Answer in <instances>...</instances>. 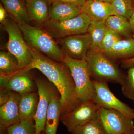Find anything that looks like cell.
Returning <instances> with one entry per match:
<instances>
[{"mask_svg": "<svg viewBox=\"0 0 134 134\" xmlns=\"http://www.w3.org/2000/svg\"><path fill=\"white\" fill-rule=\"evenodd\" d=\"M25 4L29 21L44 24L50 19V7L44 0H26Z\"/></svg>", "mask_w": 134, "mask_h": 134, "instance_id": "obj_17", "label": "cell"}, {"mask_svg": "<svg viewBox=\"0 0 134 134\" xmlns=\"http://www.w3.org/2000/svg\"><path fill=\"white\" fill-rule=\"evenodd\" d=\"M38 95V101L36 115L34 118L36 134L44 132L46 117L48 106L53 96L59 92L52 84L41 79L35 80Z\"/></svg>", "mask_w": 134, "mask_h": 134, "instance_id": "obj_8", "label": "cell"}, {"mask_svg": "<svg viewBox=\"0 0 134 134\" xmlns=\"http://www.w3.org/2000/svg\"><path fill=\"white\" fill-rule=\"evenodd\" d=\"M129 20L132 31L134 32V11Z\"/></svg>", "mask_w": 134, "mask_h": 134, "instance_id": "obj_33", "label": "cell"}, {"mask_svg": "<svg viewBox=\"0 0 134 134\" xmlns=\"http://www.w3.org/2000/svg\"><path fill=\"white\" fill-rule=\"evenodd\" d=\"M91 20L83 12L77 16L65 21L49 19L43 25L45 30L55 38L87 33Z\"/></svg>", "mask_w": 134, "mask_h": 134, "instance_id": "obj_6", "label": "cell"}, {"mask_svg": "<svg viewBox=\"0 0 134 134\" xmlns=\"http://www.w3.org/2000/svg\"><path fill=\"white\" fill-rule=\"evenodd\" d=\"M17 23L29 45L50 59L63 63L65 54L50 32L45 29L32 26L28 23Z\"/></svg>", "mask_w": 134, "mask_h": 134, "instance_id": "obj_2", "label": "cell"}, {"mask_svg": "<svg viewBox=\"0 0 134 134\" xmlns=\"http://www.w3.org/2000/svg\"><path fill=\"white\" fill-rule=\"evenodd\" d=\"M100 107L92 100L81 103L72 111L61 115L60 121L69 132L97 117V112Z\"/></svg>", "mask_w": 134, "mask_h": 134, "instance_id": "obj_9", "label": "cell"}, {"mask_svg": "<svg viewBox=\"0 0 134 134\" xmlns=\"http://www.w3.org/2000/svg\"><path fill=\"white\" fill-rule=\"evenodd\" d=\"M121 86L123 96L132 100L134 105V66L128 69L125 83Z\"/></svg>", "mask_w": 134, "mask_h": 134, "instance_id": "obj_27", "label": "cell"}, {"mask_svg": "<svg viewBox=\"0 0 134 134\" xmlns=\"http://www.w3.org/2000/svg\"><path fill=\"white\" fill-rule=\"evenodd\" d=\"M107 29L105 23L91 21L87 31L91 39L90 49L100 50V45Z\"/></svg>", "mask_w": 134, "mask_h": 134, "instance_id": "obj_22", "label": "cell"}, {"mask_svg": "<svg viewBox=\"0 0 134 134\" xmlns=\"http://www.w3.org/2000/svg\"><path fill=\"white\" fill-rule=\"evenodd\" d=\"M11 91L7 88H1L0 105H2L7 101L9 98Z\"/></svg>", "mask_w": 134, "mask_h": 134, "instance_id": "obj_29", "label": "cell"}, {"mask_svg": "<svg viewBox=\"0 0 134 134\" xmlns=\"http://www.w3.org/2000/svg\"><path fill=\"white\" fill-rule=\"evenodd\" d=\"M29 72L20 70L10 77L7 83L6 88L20 95L34 92L36 83Z\"/></svg>", "mask_w": 134, "mask_h": 134, "instance_id": "obj_15", "label": "cell"}, {"mask_svg": "<svg viewBox=\"0 0 134 134\" xmlns=\"http://www.w3.org/2000/svg\"><path fill=\"white\" fill-rule=\"evenodd\" d=\"M38 101V93L34 92L20 95L19 114L21 120H34Z\"/></svg>", "mask_w": 134, "mask_h": 134, "instance_id": "obj_18", "label": "cell"}, {"mask_svg": "<svg viewBox=\"0 0 134 134\" xmlns=\"http://www.w3.org/2000/svg\"><path fill=\"white\" fill-rule=\"evenodd\" d=\"M133 38L134 39V35H133Z\"/></svg>", "mask_w": 134, "mask_h": 134, "instance_id": "obj_38", "label": "cell"}, {"mask_svg": "<svg viewBox=\"0 0 134 134\" xmlns=\"http://www.w3.org/2000/svg\"><path fill=\"white\" fill-rule=\"evenodd\" d=\"M41 134H45L44 132H42V133H41Z\"/></svg>", "mask_w": 134, "mask_h": 134, "instance_id": "obj_37", "label": "cell"}, {"mask_svg": "<svg viewBox=\"0 0 134 134\" xmlns=\"http://www.w3.org/2000/svg\"><path fill=\"white\" fill-rule=\"evenodd\" d=\"M96 90L93 101L100 107L119 111L134 120V110L119 100L108 87V82L92 80Z\"/></svg>", "mask_w": 134, "mask_h": 134, "instance_id": "obj_10", "label": "cell"}, {"mask_svg": "<svg viewBox=\"0 0 134 134\" xmlns=\"http://www.w3.org/2000/svg\"><path fill=\"white\" fill-rule=\"evenodd\" d=\"M59 44L65 54L74 59H86L91 39L88 33L68 36L61 39Z\"/></svg>", "mask_w": 134, "mask_h": 134, "instance_id": "obj_11", "label": "cell"}, {"mask_svg": "<svg viewBox=\"0 0 134 134\" xmlns=\"http://www.w3.org/2000/svg\"><path fill=\"white\" fill-rule=\"evenodd\" d=\"M20 95L11 91L9 98L0 107V124L1 130H7L11 125L21 120L19 114Z\"/></svg>", "mask_w": 134, "mask_h": 134, "instance_id": "obj_12", "label": "cell"}, {"mask_svg": "<svg viewBox=\"0 0 134 134\" xmlns=\"http://www.w3.org/2000/svg\"><path fill=\"white\" fill-rule=\"evenodd\" d=\"M86 1H87V0H86ZM95 1L103 2L110 3H111L112 1V0H95Z\"/></svg>", "mask_w": 134, "mask_h": 134, "instance_id": "obj_35", "label": "cell"}, {"mask_svg": "<svg viewBox=\"0 0 134 134\" xmlns=\"http://www.w3.org/2000/svg\"><path fill=\"white\" fill-rule=\"evenodd\" d=\"M82 10L91 22L105 23L108 17L116 15L111 3L95 0L86 1Z\"/></svg>", "mask_w": 134, "mask_h": 134, "instance_id": "obj_13", "label": "cell"}, {"mask_svg": "<svg viewBox=\"0 0 134 134\" xmlns=\"http://www.w3.org/2000/svg\"><path fill=\"white\" fill-rule=\"evenodd\" d=\"M23 1H24L25 2V1H26V0H23Z\"/></svg>", "mask_w": 134, "mask_h": 134, "instance_id": "obj_39", "label": "cell"}, {"mask_svg": "<svg viewBox=\"0 0 134 134\" xmlns=\"http://www.w3.org/2000/svg\"><path fill=\"white\" fill-rule=\"evenodd\" d=\"M47 3H48V5L49 6V7L50 6V5L53 3L55 0H44Z\"/></svg>", "mask_w": 134, "mask_h": 134, "instance_id": "obj_34", "label": "cell"}, {"mask_svg": "<svg viewBox=\"0 0 134 134\" xmlns=\"http://www.w3.org/2000/svg\"><path fill=\"white\" fill-rule=\"evenodd\" d=\"M58 92L53 96L48 106L46 117L45 134H56L62 110L60 96Z\"/></svg>", "mask_w": 134, "mask_h": 134, "instance_id": "obj_16", "label": "cell"}, {"mask_svg": "<svg viewBox=\"0 0 134 134\" xmlns=\"http://www.w3.org/2000/svg\"><path fill=\"white\" fill-rule=\"evenodd\" d=\"M130 1L134 4V0H130Z\"/></svg>", "mask_w": 134, "mask_h": 134, "instance_id": "obj_36", "label": "cell"}, {"mask_svg": "<svg viewBox=\"0 0 134 134\" xmlns=\"http://www.w3.org/2000/svg\"><path fill=\"white\" fill-rule=\"evenodd\" d=\"M92 80L117 83L122 86L127 75L124 74L112 60L100 50L90 49L86 54Z\"/></svg>", "mask_w": 134, "mask_h": 134, "instance_id": "obj_3", "label": "cell"}, {"mask_svg": "<svg viewBox=\"0 0 134 134\" xmlns=\"http://www.w3.org/2000/svg\"><path fill=\"white\" fill-rule=\"evenodd\" d=\"M11 18L17 23L29 21L25 2L23 0H1Z\"/></svg>", "mask_w": 134, "mask_h": 134, "instance_id": "obj_20", "label": "cell"}, {"mask_svg": "<svg viewBox=\"0 0 134 134\" xmlns=\"http://www.w3.org/2000/svg\"><path fill=\"white\" fill-rule=\"evenodd\" d=\"M123 68L128 69L130 67L134 66V56L132 58L123 60L121 61Z\"/></svg>", "mask_w": 134, "mask_h": 134, "instance_id": "obj_30", "label": "cell"}, {"mask_svg": "<svg viewBox=\"0 0 134 134\" xmlns=\"http://www.w3.org/2000/svg\"><path fill=\"white\" fill-rule=\"evenodd\" d=\"M2 24L8 35L6 48L16 58L20 69L25 68L30 65L32 57L19 25L12 18H8Z\"/></svg>", "mask_w": 134, "mask_h": 134, "instance_id": "obj_5", "label": "cell"}, {"mask_svg": "<svg viewBox=\"0 0 134 134\" xmlns=\"http://www.w3.org/2000/svg\"><path fill=\"white\" fill-rule=\"evenodd\" d=\"M16 58L8 52H0V76H12L20 70Z\"/></svg>", "mask_w": 134, "mask_h": 134, "instance_id": "obj_21", "label": "cell"}, {"mask_svg": "<svg viewBox=\"0 0 134 134\" xmlns=\"http://www.w3.org/2000/svg\"><path fill=\"white\" fill-rule=\"evenodd\" d=\"M7 11L3 5L0 4V22L2 24L8 18V14Z\"/></svg>", "mask_w": 134, "mask_h": 134, "instance_id": "obj_31", "label": "cell"}, {"mask_svg": "<svg viewBox=\"0 0 134 134\" xmlns=\"http://www.w3.org/2000/svg\"><path fill=\"white\" fill-rule=\"evenodd\" d=\"M105 23L108 29L125 37H129L132 31L129 19L121 16H110L106 19Z\"/></svg>", "mask_w": 134, "mask_h": 134, "instance_id": "obj_23", "label": "cell"}, {"mask_svg": "<svg viewBox=\"0 0 134 134\" xmlns=\"http://www.w3.org/2000/svg\"><path fill=\"white\" fill-rule=\"evenodd\" d=\"M63 63L71 72L78 100L81 103L93 101L96 90L86 59H74L65 54Z\"/></svg>", "mask_w": 134, "mask_h": 134, "instance_id": "obj_4", "label": "cell"}, {"mask_svg": "<svg viewBox=\"0 0 134 134\" xmlns=\"http://www.w3.org/2000/svg\"><path fill=\"white\" fill-rule=\"evenodd\" d=\"M57 1H61L66 2L75 3L77 5L81 6L82 7L85 3L86 2V0H55Z\"/></svg>", "mask_w": 134, "mask_h": 134, "instance_id": "obj_32", "label": "cell"}, {"mask_svg": "<svg viewBox=\"0 0 134 134\" xmlns=\"http://www.w3.org/2000/svg\"><path fill=\"white\" fill-rule=\"evenodd\" d=\"M82 8L75 3L55 1L49 7L50 19L56 21L72 19L81 14Z\"/></svg>", "mask_w": 134, "mask_h": 134, "instance_id": "obj_14", "label": "cell"}, {"mask_svg": "<svg viewBox=\"0 0 134 134\" xmlns=\"http://www.w3.org/2000/svg\"><path fill=\"white\" fill-rule=\"evenodd\" d=\"M29 46L32 60L28 66L22 69L26 72L34 69L38 70L55 86L60 96L61 115L72 111L81 103L77 98L74 82L69 69L64 63L50 59Z\"/></svg>", "mask_w": 134, "mask_h": 134, "instance_id": "obj_1", "label": "cell"}, {"mask_svg": "<svg viewBox=\"0 0 134 134\" xmlns=\"http://www.w3.org/2000/svg\"><path fill=\"white\" fill-rule=\"evenodd\" d=\"M104 53L111 60L122 59L123 60L132 58L134 56V39L121 40L109 51Z\"/></svg>", "mask_w": 134, "mask_h": 134, "instance_id": "obj_19", "label": "cell"}, {"mask_svg": "<svg viewBox=\"0 0 134 134\" xmlns=\"http://www.w3.org/2000/svg\"><path fill=\"white\" fill-rule=\"evenodd\" d=\"M121 36L118 32L107 28L100 45V51L103 53L108 52L117 42L121 40Z\"/></svg>", "mask_w": 134, "mask_h": 134, "instance_id": "obj_28", "label": "cell"}, {"mask_svg": "<svg viewBox=\"0 0 134 134\" xmlns=\"http://www.w3.org/2000/svg\"><path fill=\"white\" fill-rule=\"evenodd\" d=\"M7 134H36L33 121L21 120L7 128Z\"/></svg>", "mask_w": 134, "mask_h": 134, "instance_id": "obj_25", "label": "cell"}, {"mask_svg": "<svg viewBox=\"0 0 134 134\" xmlns=\"http://www.w3.org/2000/svg\"><path fill=\"white\" fill-rule=\"evenodd\" d=\"M111 3L116 15L128 19L134 11V4L130 0H112Z\"/></svg>", "mask_w": 134, "mask_h": 134, "instance_id": "obj_26", "label": "cell"}, {"mask_svg": "<svg viewBox=\"0 0 134 134\" xmlns=\"http://www.w3.org/2000/svg\"><path fill=\"white\" fill-rule=\"evenodd\" d=\"M97 117L107 134H134V120L119 111L100 107Z\"/></svg>", "mask_w": 134, "mask_h": 134, "instance_id": "obj_7", "label": "cell"}, {"mask_svg": "<svg viewBox=\"0 0 134 134\" xmlns=\"http://www.w3.org/2000/svg\"><path fill=\"white\" fill-rule=\"evenodd\" d=\"M72 134H107L101 122L97 117L91 121L77 127Z\"/></svg>", "mask_w": 134, "mask_h": 134, "instance_id": "obj_24", "label": "cell"}]
</instances>
